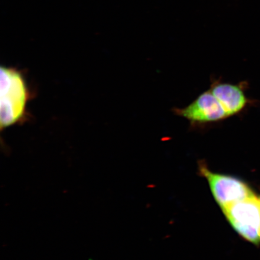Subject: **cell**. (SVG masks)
I'll return each mask as SVG.
<instances>
[{
	"instance_id": "cell-1",
	"label": "cell",
	"mask_w": 260,
	"mask_h": 260,
	"mask_svg": "<svg viewBox=\"0 0 260 260\" xmlns=\"http://www.w3.org/2000/svg\"><path fill=\"white\" fill-rule=\"evenodd\" d=\"M1 129L24 123L28 118L27 104L32 97L24 73L1 67Z\"/></svg>"
},
{
	"instance_id": "cell-4",
	"label": "cell",
	"mask_w": 260,
	"mask_h": 260,
	"mask_svg": "<svg viewBox=\"0 0 260 260\" xmlns=\"http://www.w3.org/2000/svg\"><path fill=\"white\" fill-rule=\"evenodd\" d=\"M199 169L200 173L207 179L213 197L222 209L255 195L248 185L239 179L214 173L203 161L199 162Z\"/></svg>"
},
{
	"instance_id": "cell-6",
	"label": "cell",
	"mask_w": 260,
	"mask_h": 260,
	"mask_svg": "<svg viewBox=\"0 0 260 260\" xmlns=\"http://www.w3.org/2000/svg\"><path fill=\"white\" fill-rule=\"evenodd\" d=\"M259 198V200H260V197Z\"/></svg>"
},
{
	"instance_id": "cell-2",
	"label": "cell",
	"mask_w": 260,
	"mask_h": 260,
	"mask_svg": "<svg viewBox=\"0 0 260 260\" xmlns=\"http://www.w3.org/2000/svg\"><path fill=\"white\" fill-rule=\"evenodd\" d=\"M231 225L244 239L256 245L260 244V200L254 196L222 209Z\"/></svg>"
},
{
	"instance_id": "cell-5",
	"label": "cell",
	"mask_w": 260,
	"mask_h": 260,
	"mask_svg": "<svg viewBox=\"0 0 260 260\" xmlns=\"http://www.w3.org/2000/svg\"><path fill=\"white\" fill-rule=\"evenodd\" d=\"M209 89L222 105L229 118L238 115L248 104L241 86L224 82L220 78L211 80Z\"/></svg>"
},
{
	"instance_id": "cell-3",
	"label": "cell",
	"mask_w": 260,
	"mask_h": 260,
	"mask_svg": "<svg viewBox=\"0 0 260 260\" xmlns=\"http://www.w3.org/2000/svg\"><path fill=\"white\" fill-rule=\"evenodd\" d=\"M175 115L190 122L193 128L207 127L229 118L222 105L209 89L205 91L193 102L183 108L172 109Z\"/></svg>"
}]
</instances>
